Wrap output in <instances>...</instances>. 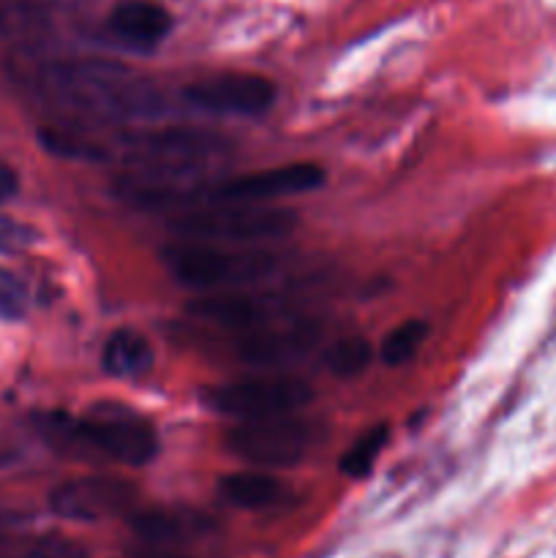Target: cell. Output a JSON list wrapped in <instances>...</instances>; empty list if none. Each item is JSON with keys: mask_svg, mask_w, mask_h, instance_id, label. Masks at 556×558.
I'll return each instance as SVG.
<instances>
[{"mask_svg": "<svg viewBox=\"0 0 556 558\" xmlns=\"http://www.w3.org/2000/svg\"><path fill=\"white\" fill-rule=\"evenodd\" d=\"M131 558H191V556L178 554V550L156 548V545H153V550H142V554H136V556H131Z\"/></svg>", "mask_w": 556, "mask_h": 558, "instance_id": "603a6c76", "label": "cell"}, {"mask_svg": "<svg viewBox=\"0 0 556 558\" xmlns=\"http://www.w3.org/2000/svg\"><path fill=\"white\" fill-rule=\"evenodd\" d=\"M109 31L129 47L153 49L172 31V16L150 0H129L109 14Z\"/></svg>", "mask_w": 556, "mask_h": 558, "instance_id": "4fadbf2b", "label": "cell"}, {"mask_svg": "<svg viewBox=\"0 0 556 558\" xmlns=\"http://www.w3.org/2000/svg\"><path fill=\"white\" fill-rule=\"evenodd\" d=\"M327 368L341 379H352V376L363 374L371 363V343L360 336H347L341 341L333 343L325 354Z\"/></svg>", "mask_w": 556, "mask_h": 558, "instance_id": "d6986e66", "label": "cell"}, {"mask_svg": "<svg viewBox=\"0 0 556 558\" xmlns=\"http://www.w3.org/2000/svg\"><path fill=\"white\" fill-rule=\"evenodd\" d=\"M16 191H20V174L14 172L11 163H5L3 158H0V202L14 199Z\"/></svg>", "mask_w": 556, "mask_h": 558, "instance_id": "7402d4cb", "label": "cell"}, {"mask_svg": "<svg viewBox=\"0 0 556 558\" xmlns=\"http://www.w3.org/2000/svg\"><path fill=\"white\" fill-rule=\"evenodd\" d=\"M223 501L240 510H267V507L278 505L283 496L281 480L273 474H265L262 469L256 472H234L218 483Z\"/></svg>", "mask_w": 556, "mask_h": 558, "instance_id": "9a60e30c", "label": "cell"}, {"mask_svg": "<svg viewBox=\"0 0 556 558\" xmlns=\"http://www.w3.org/2000/svg\"><path fill=\"white\" fill-rule=\"evenodd\" d=\"M298 227L289 207L234 205V202H196L169 218V229L180 240H202L221 245H251L287 238Z\"/></svg>", "mask_w": 556, "mask_h": 558, "instance_id": "277c9868", "label": "cell"}, {"mask_svg": "<svg viewBox=\"0 0 556 558\" xmlns=\"http://www.w3.org/2000/svg\"><path fill=\"white\" fill-rule=\"evenodd\" d=\"M161 265L191 292H227L265 281L276 270V256L256 248H232L202 240H174L161 248Z\"/></svg>", "mask_w": 556, "mask_h": 558, "instance_id": "3957f363", "label": "cell"}, {"mask_svg": "<svg viewBox=\"0 0 556 558\" xmlns=\"http://www.w3.org/2000/svg\"><path fill=\"white\" fill-rule=\"evenodd\" d=\"M189 314L196 322L243 336V332L259 330V327L273 325V322L289 319L292 311L281 298L227 289V292H207L194 298L189 303Z\"/></svg>", "mask_w": 556, "mask_h": 558, "instance_id": "30bf717a", "label": "cell"}, {"mask_svg": "<svg viewBox=\"0 0 556 558\" xmlns=\"http://www.w3.org/2000/svg\"><path fill=\"white\" fill-rule=\"evenodd\" d=\"M316 341H319V327L314 322L292 319V316L234 338L240 360L259 368L298 363L316 347Z\"/></svg>", "mask_w": 556, "mask_h": 558, "instance_id": "8fae6325", "label": "cell"}, {"mask_svg": "<svg viewBox=\"0 0 556 558\" xmlns=\"http://www.w3.org/2000/svg\"><path fill=\"white\" fill-rule=\"evenodd\" d=\"M33 87L58 107L96 120H150L164 112L147 80L104 60H52L38 65Z\"/></svg>", "mask_w": 556, "mask_h": 558, "instance_id": "6da1fadb", "label": "cell"}, {"mask_svg": "<svg viewBox=\"0 0 556 558\" xmlns=\"http://www.w3.org/2000/svg\"><path fill=\"white\" fill-rule=\"evenodd\" d=\"M276 85L267 76L251 71H227L207 76L183 90L185 104L210 114H238L256 118L276 104Z\"/></svg>", "mask_w": 556, "mask_h": 558, "instance_id": "ba28073f", "label": "cell"}, {"mask_svg": "<svg viewBox=\"0 0 556 558\" xmlns=\"http://www.w3.org/2000/svg\"><path fill=\"white\" fill-rule=\"evenodd\" d=\"M387 439H390V428H387V425H374V428L365 430V434L349 447L347 456L341 458V463H338L341 472L352 480L368 477L376 458H379L382 447L387 445Z\"/></svg>", "mask_w": 556, "mask_h": 558, "instance_id": "ac0fdd59", "label": "cell"}, {"mask_svg": "<svg viewBox=\"0 0 556 558\" xmlns=\"http://www.w3.org/2000/svg\"><path fill=\"white\" fill-rule=\"evenodd\" d=\"M431 327L423 319H407L403 325H398L396 330H390L385 336L379 347L382 363L398 368V365H407L409 360H414V354L423 349L425 338H428Z\"/></svg>", "mask_w": 556, "mask_h": 558, "instance_id": "e0dca14e", "label": "cell"}, {"mask_svg": "<svg viewBox=\"0 0 556 558\" xmlns=\"http://www.w3.org/2000/svg\"><path fill=\"white\" fill-rule=\"evenodd\" d=\"M153 343L134 327H120L104 341L101 368L118 379H136L153 368Z\"/></svg>", "mask_w": 556, "mask_h": 558, "instance_id": "5bb4252c", "label": "cell"}, {"mask_svg": "<svg viewBox=\"0 0 556 558\" xmlns=\"http://www.w3.org/2000/svg\"><path fill=\"white\" fill-rule=\"evenodd\" d=\"M27 314V289L14 272L0 267V319L16 322Z\"/></svg>", "mask_w": 556, "mask_h": 558, "instance_id": "ffe728a7", "label": "cell"}, {"mask_svg": "<svg viewBox=\"0 0 556 558\" xmlns=\"http://www.w3.org/2000/svg\"><path fill=\"white\" fill-rule=\"evenodd\" d=\"M134 483L109 474H90V477L65 480L49 494V510L63 521L96 523L118 515H131L136 507Z\"/></svg>", "mask_w": 556, "mask_h": 558, "instance_id": "52a82bcc", "label": "cell"}, {"mask_svg": "<svg viewBox=\"0 0 556 558\" xmlns=\"http://www.w3.org/2000/svg\"><path fill=\"white\" fill-rule=\"evenodd\" d=\"M325 183V169L319 163H287L265 172L243 174V178L223 180L207 191L205 202H234V205H273L283 196L311 194Z\"/></svg>", "mask_w": 556, "mask_h": 558, "instance_id": "9c48e42d", "label": "cell"}, {"mask_svg": "<svg viewBox=\"0 0 556 558\" xmlns=\"http://www.w3.org/2000/svg\"><path fill=\"white\" fill-rule=\"evenodd\" d=\"M129 518L136 537L150 548L196 543L216 532V521L207 512L191 507H150V510H134Z\"/></svg>", "mask_w": 556, "mask_h": 558, "instance_id": "7c38bea8", "label": "cell"}, {"mask_svg": "<svg viewBox=\"0 0 556 558\" xmlns=\"http://www.w3.org/2000/svg\"><path fill=\"white\" fill-rule=\"evenodd\" d=\"M223 445L229 456L254 469H289L298 466L314 450L316 425L298 414L243 420L227 430Z\"/></svg>", "mask_w": 556, "mask_h": 558, "instance_id": "8992f818", "label": "cell"}, {"mask_svg": "<svg viewBox=\"0 0 556 558\" xmlns=\"http://www.w3.org/2000/svg\"><path fill=\"white\" fill-rule=\"evenodd\" d=\"M38 240V232L25 221L0 213V254H20Z\"/></svg>", "mask_w": 556, "mask_h": 558, "instance_id": "44dd1931", "label": "cell"}, {"mask_svg": "<svg viewBox=\"0 0 556 558\" xmlns=\"http://www.w3.org/2000/svg\"><path fill=\"white\" fill-rule=\"evenodd\" d=\"M202 401L210 412L243 423V420L298 414L314 401V390L309 381L298 376L259 374L207 387L202 392Z\"/></svg>", "mask_w": 556, "mask_h": 558, "instance_id": "5b68a950", "label": "cell"}, {"mask_svg": "<svg viewBox=\"0 0 556 558\" xmlns=\"http://www.w3.org/2000/svg\"><path fill=\"white\" fill-rule=\"evenodd\" d=\"M20 521H22L20 512H11V510H3V507H0V532L9 526H14V523H20Z\"/></svg>", "mask_w": 556, "mask_h": 558, "instance_id": "cb8c5ba5", "label": "cell"}, {"mask_svg": "<svg viewBox=\"0 0 556 558\" xmlns=\"http://www.w3.org/2000/svg\"><path fill=\"white\" fill-rule=\"evenodd\" d=\"M0 558H87V550L74 539L58 534H3L0 532Z\"/></svg>", "mask_w": 556, "mask_h": 558, "instance_id": "2e32d148", "label": "cell"}, {"mask_svg": "<svg viewBox=\"0 0 556 558\" xmlns=\"http://www.w3.org/2000/svg\"><path fill=\"white\" fill-rule=\"evenodd\" d=\"M38 425L55 450H93L107 461L134 469L147 466L158 456L156 430L129 407H93L80 420L69 414H47Z\"/></svg>", "mask_w": 556, "mask_h": 558, "instance_id": "7a4b0ae2", "label": "cell"}]
</instances>
